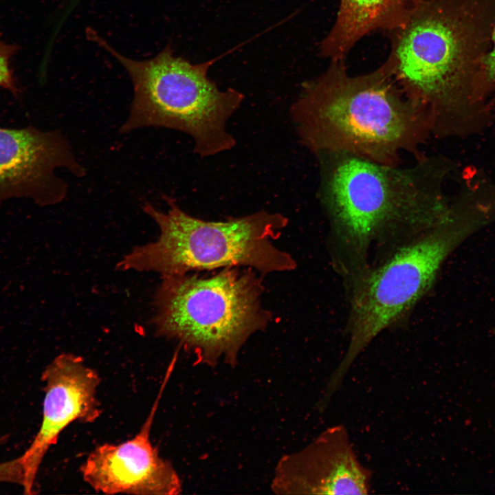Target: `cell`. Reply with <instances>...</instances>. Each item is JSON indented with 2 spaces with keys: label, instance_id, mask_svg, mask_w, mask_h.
Segmentation results:
<instances>
[{
  "label": "cell",
  "instance_id": "6da1fadb",
  "mask_svg": "<svg viewBox=\"0 0 495 495\" xmlns=\"http://www.w3.org/2000/svg\"><path fill=\"white\" fill-rule=\"evenodd\" d=\"M316 156L332 261L346 285L370 267L374 245L395 236H416L451 212L443 190L450 166L441 157L426 155L403 167L340 151Z\"/></svg>",
  "mask_w": 495,
  "mask_h": 495
},
{
  "label": "cell",
  "instance_id": "7a4b0ae2",
  "mask_svg": "<svg viewBox=\"0 0 495 495\" xmlns=\"http://www.w3.org/2000/svg\"><path fill=\"white\" fill-rule=\"evenodd\" d=\"M494 26L495 0H424L388 32L382 65L425 113L432 136L463 133L469 108L494 85L485 65Z\"/></svg>",
  "mask_w": 495,
  "mask_h": 495
},
{
  "label": "cell",
  "instance_id": "3957f363",
  "mask_svg": "<svg viewBox=\"0 0 495 495\" xmlns=\"http://www.w3.org/2000/svg\"><path fill=\"white\" fill-rule=\"evenodd\" d=\"M344 59L331 60L304 82L290 113L300 144L315 155L348 153L399 166L402 155L424 157L432 137L424 112L408 99L383 65L360 75Z\"/></svg>",
  "mask_w": 495,
  "mask_h": 495
},
{
  "label": "cell",
  "instance_id": "277c9868",
  "mask_svg": "<svg viewBox=\"0 0 495 495\" xmlns=\"http://www.w3.org/2000/svg\"><path fill=\"white\" fill-rule=\"evenodd\" d=\"M166 212L150 203L143 211L157 225L156 241L138 246L117 264L120 270L154 272L162 277L192 271L246 267L261 274L294 270L292 255L274 240L287 226L280 213L261 210L226 221H208L190 216L166 195Z\"/></svg>",
  "mask_w": 495,
  "mask_h": 495
},
{
  "label": "cell",
  "instance_id": "5b68a950",
  "mask_svg": "<svg viewBox=\"0 0 495 495\" xmlns=\"http://www.w3.org/2000/svg\"><path fill=\"white\" fill-rule=\"evenodd\" d=\"M263 291L250 268L162 277L153 300L155 333L178 341L198 363L234 366L245 342L271 320L261 303Z\"/></svg>",
  "mask_w": 495,
  "mask_h": 495
},
{
  "label": "cell",
  "instance_id": "8992f818",
  "mask_svg": "<svg viewBox=\"0 0 495 495\" xmlns=\"http://www.w3.org/2000/svg\"><path fill=\"white\" fill-rule=\"evenodd\" d=\"M87 35L116 58L131 79L133 96L121 134L151 126L177 130L193 139L194 152L201 157L235 146L226 123L244 97L233 88L220 90L208 78L214 60L191 64L175 56L169 45L152 58L136 60L116 51L94 30L88 28Z\"/></svg>",
  "mask_w": 495,
  "mask_h": 495
},
{
  "label": "cell",
  "instance_id": "52a82bcc",
  "mask_svg": "<svg viewBox=\"0 0 495 495\" xmlns=\"http://www.w3.org/2000/svg\"><path fill=\"white\" fill-rule=\"evenodd\" d=\"M458 204L443 221L408 239L389 258L348 286L349 344L334 376L344 379L380 333L407 316L433 286L451 252L479 225Z\"/></svg>",
  "mask_w": 495,
  "mask_h": 495
},
{
  "label": "cell",
  "instance_id": "ba28073f",
  "mask_svg": "<svg viewBox=\"0 0 495 495\" xmlns=\"http://www.w3.org/2000/svg\"><path fill=\"white\" fill-rule=\"evenodd\" d=\"M60 168L76 177L85 174L59 130L0 128V203L22 197L41 206L60 203L68 189L55 174Z\"/></svg>",
  "mask_w": 495,
  "mask_h": 495
},
{
  "label": "cell",
  "instance_id": "9c48e42d",
  "mask_svg": "<svg viewBox=\"0 0 495 495\" xmlns=\"http://www.w3.org/2000/svg\"><path fill=\"white\" fill-rule=\"evenodd\" d=\"M45 396L41 426L21 456L24 494H32L41 464L49 448L71 424H91L102 412L97 397L98 372L71 353L56 356L42 373Z\"/></svg>",
  "mask_w": 495,
  "mask_h": 495
},
{
  "label": "cell",
  "instance_id": "30bf717a",
  "mask_svg": "<svg viewBox=\"0 0 495 495\" xmlns=\"http://www.w3.org/2000/svg\"><path fill=\"white\" fill-rule=\"evenodd\" d=\"M371 485V471L359 460L346 427L338 424L283 456L271 488L277 494L363 495Z\"/></svg>",
  "mask_w": 495,
  "mask_h": 495
},
{
  "label": "cell",
  "instance_id": "8fae6325",
  "mask_svg": "<svg viewBox=\"0 0 495 495\" xmlns=\"http://www.w3.org/2000/svg\"><path fill=\"white\" fill-rule=\"evenodd\" d=\"M160 397L140 431L120 443L95 448L80 466L82 479L106 494L175 495L182 481L172 464L162 458L151 439Z\"/></svg>",
  "mask_w": 495,
  "mask_h": 495
},
{
  "label": "cell",
  "instance_id": "7c38bea8",
  "mask_svg": "<svg viewBox=\"0 0 495 495\" xmlns=\"http://www.w3.org/2000/svg\"><path fill=\"white\" fill-rule=\"evenodd\" d=\"M424 1L340 0L336 21L320 43V55L330 60L344 59L362 38L379 30H393Z\"/></svg>",
  "mask_w": 495,
  "mask_h": 495
},
{
  "label": "cell",
  "instance_id": "4fadbf2b",
  "mask_svg": "<svg viewBox=\"0 0 495 495\" xmlns=\"http://www.w3.org/2000/svg\"><path fill=\"white\" fill-rule=\"evenodd\" d=\"M19 47L15 44H8L0 39V87L17 96L19 92L12 72L10 66L11 58L16 54Z\"/></svg>",
  "mask_w": 495,
  "mask_h": 495
},
{
  "label": "cell",
  "instance_id": "5bb4252c",
  "mask_svg": "<svg viewBox=\"0 0 495 495\" xmlns=\"http://www.w3.org/2000/svg\"><path fill=\"white\" fill-rule=\"evenodd\" d=\"M486 69L490 79L495 85V26L492 36V47L485 60Z\"/></svg>",
  "mask_w": 495,
  "mask_h": 495
}]
</instances>
